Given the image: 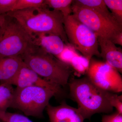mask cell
<instances>
[{"label": "cell", "instance_id": "6da1fadb", "mask_svg": "<svg viewBox=\"0 0 122 122\" xmlns=\"http://www.w3.org/2000/svg\"><path fill=\"white\" fill-rule=\"evenodd\" d=\"M68 84L70 95L77 103L85 119H89L95 114L113 111L111 102L115 93L98 87L87 76L71 79Z\"/></svg>", "mask_w": 122, "mask_h": 122}, {"label": "cell", "instance_id": "7a4b0ae2", "mask_svg": "<svg viewBox=\"0 0 122 122\" xmlns=\"http://www.w3.org/2000/svg\"><path fill=\"white\" fill-rule=\"evenodd\" d=\"M14 18L30 35L46 33L58 35L70 45L64 29V17L59 11L49 7L11 11L6 14Z\"/></svg>", "mask_w": 122, "mask_h": 122}, {"label": "cell", "instance_id": "3957f363", "mask_svg": "<svg viewBox=\"0 0 122 122\" xmlns=\"http://www.w3.org/2000/svg\"><path fill=\"white\" fill-rule=\"evenodd\" d=\"M38 49L32 36L16 20L6 14L0 26V58L22 57Z\"/></svg>", "mask_w": 122, "mask_h": 122}, {"label": "cell", "instance_id": "277c9868", "mask_svg": "<svg viewBox=\"0 0 122 122\" xmlns=\"http://www.w3.org/2000/svg\"><path fill=\"white\" fill-rule=\"evenodd\" d=\"M27 66L42 78L60 87L69 83L71 74L70 66L41 49L22 57Z\"/></svg>", "mask_w": 122, "mask_h": 122}, {"label": "cell", "instance_id": "5b68a950", "mask_svg": "<svg viewBox=\"0 0 122 122\" xmlns=\"http://www.w3.org/2000/svg\"><path fill=\"white\" fill-rule=\"evenodd\" d=\"M57 96L54 92L43 87H16L11 107L19 110L27 116L41 117L51 99Z\"/></svg>", "mask_w": 122, "mask_h": 122}, {"label": "cell", "instance_id": "8992f818", "mask_svg": "<svg viewBox=\"0 0 122 122\" xmlns=\"http://www.w3.org/2000/svg\"><path fill=\"white\" fill-rule=\"evenodd\" d=\"M64 29L68 42L76 50L90 61L94 56H100L98 37L73 15L64 18Z\"/></svg>", "mask_w": 122, "mask_h": 122}, {"label": "cell", "instance_id": "52a82bcc", "mask_svg": "<svg viewBox=\"0 0 122 122\" xmlns=\"http://www.w3.org/2000/svg\"><path fill=\"white\" fill-rule=\"evenodd\" d=\"M72 10L74 16L92 30L98 37L111 40L115 35L122 32V25L92 10L73 3Z\"/></svg>", "mask_w": 122, "mask_h": 122}, {"label": "cell", "instance_id": "ba28073f", "mask_svg": "<svg viewBox=\"0 0 122 122\" xmlns=\"http://www.w3.org/2000/svg\"><path fill=\"white\" fill-rule=\"evenodd\" d=\"M86 73L90 81L99 88L114 93L122 92L120 73L105 62L92 59Z\"/></svg>", "mask_w": 122, "mask_h": 122}, {"label": "cell", "instance_id": "9c48e42d", "mask_svg": "<svg viewBox=\"0 0 122 122\" xmlns=\"http://www.w3.org/2000/svg\"><path fill=\"white\" fill-rule=\"evenodd\" d=\"M9 84L19 88L33 86L43 87L54 92L57 96L63 94L61 87L42 78L25 63L15 78Z\"/></svg>", "mask_w": 122, "mask_h": 122}, {"label": "cell", "instance_id": "30bf717a", "mask_svg": "<svg viewBox=\"0 0 122 122\" xmlns=\"http://www.w3.org/2000/svg\"><path fill=\"white\" fill-rule=\"evenodd\" d=\"M46 109L50 122H84L85 120L78 108L65 102L57 106L49 104Z\"/></svg>", "mask_w": 122, "mask_h": 122}, {"label": "cell", "instance_id": "8fae6325", "mask_svg": "<svg viewBox=\"0 0 122 122\" xmlns=\"http://www.w3.org/2000/svg\"><path fill=\"white\" fill-rule=\"evenodd\" d=\"M101 49L100 56L119 73L122 72V51L110 39L98 37Z\"/></svg>", "mask_w": 122, "mask_h": 122}, {"label": "cell", "instance_id": "7c38bea8", "mask_svg": "<svg viewBox=\"0 0 122 122\" xmlns=\"http://www.w3.org/2000/svg\"><path fill=\"white\" fill-rule=\"evenodd\" d=\"M32 36L38 48L56 57L61 52L66 45L59 36L55 34L40 33Z\"/></svg>", "mask_w": 122, "mask_h": 122}, {"label": "cell", "instance_id": "4fadbf2b", "mask_svg": "<svg viewBox=\"0 0 122 122\" xmlns=\"http://www.w3.org/2000/svg\"><path fill=\"white\" fill-rule=\"evenodd\" d=\"M24 64L22 57H8L0 58V81L9 83Z\"/></svg>", "mask_w": 122, "mask_h": 122}, {"label": "cell", "instance_id": "5bb4252c", "mask_svg": "<svg viewBox=\"0 0 122 122\" xmlns=\"http://www.w3.org/2000/svg\"><path fill=\"white\" fill-rule=\"evenodd\" d=\"M73 3L92 10L109 20L117 22L108 10L104 0H74Z\"/></svg>", "mask_w": 122, "mask_h": 122}, {"label": "cell", "instance_id": "9a60e30c", "mask_svg": "<svg viewBox=\"0 0 122 122\" xmlns=\"http://www.w3.org/2000/svg\"><path fill=\"white\" fill-rule=\"evenodd\" d=\"M14 89L12 85L7 83L0 84V111H7L11 107Z\"/></svg>", "mask_w": 122, "mask_h": 122}, {"label": "cell", "instance_id": "2e32d148", "mask_svg": "<svg viewBox=\"0 0 122 122\" xmlns=\"http://www.w3.org/2000/svg\"><path fill=\"white\" fill-rule=\"evenodd\" d=\"M72 0H45V4L49 8L61 13L64 18L71 15Z\"/></svg>", "mask_w": 122, "mask_h": 122}, {"label": "cell", "instance_id": "e0dca14e", "mask_svg": "<svg viewBox=\"0 0 122 122\" xmlns=\"http://www.w3.org/2000/svg\"><path fill=\"white\" fill-rule=\"evenodd\" d=\"M90 61L78 54L73 57L69 64L78 73L84 74L87 72L90 65Z\"/></svg>", "mask_w": 122, "mask_h": 122}, {"label": "cell", "instance_id": "ac0fdd59", "mask_svg": "<svg viewBox=\"0 0 122 122\" xmlns=\"http://www.w3.org/2000/svg\"><path fill=\"white\" fill-rule=\"evenodd\" d=\"M106 5L111 11L113 17L122 25V0H104Z\"/></svg>", "mask_w": 122, "mask_h": 122}, {"label": "cell", "instance_id": "d6986e66", "mask_svg": "<svg viewBox=\"0 0 122 122\" xmlns=\"http://www.w3.org/2000/svg\"><path fill=\"white\" fill-rule=\"evenodd\" d=\"M47 7L45 4V0H17L12 11Z\"/></svg>", "mask_w": 122, "mask_h": 122}, {"label": "cell", "instance_id": "ffe728a7", "mask_svg": "<svg viewBox=\"0 0 122 122\" xmlns=\"http://www.w3.org/2000/svg\"><path fill=\"white\" fill-rule=\"evenodd\" d=\"M0 120L4 122H33L20 114L0 111Z\"/></svg>", "mask_w": 122, "mask_h": 122}, {"label": "cell", "instance_id": "44dd1931", "mask_svg": "<svg viewBox=\"0 0 122 122\" xmlns=\"http://www.w3.org/2000/svg\"><path fill=\"white\" fill-rule=\"evenodd\" d=\"M77 54L76 50L70 44L66 45L61 52L56 57L59 61L69 66L71 60Z\"/></svg>", "mask_w": 122, "mask_h": 122}, {"label": "cell", "instance_id": "7402d4cb", "mask_svg": "<svg viewBox=\"0 0 122 122\" xmlns=\"http://www.w3.org/2000/svg\"><path fill=\"white\" fill-rule=\"evenodd\" d=\"M17 0H0V15L12 11Z\"/></svg>", "mask_w": 122, "mask_h": 122}, {"label": "cell", "instance_id": "603a6c76", "mask_svg": "<svg viewBox=\"0 0 122 122\" xmlns=\"http://www.w3.org/2000/svg\"><path fill=\"white\" fill-rule=\"evenodd\" d=\"M111 104L113 108L115 107L117 112L122 114V96L115 94L112 99Z\"/></svg>", "mask_w": 122, "mask_h": 122}, {"label": "cell", "instance_id": "cb8c5ba5", "mask_svg": "<svg viewBox=\"0 0 122 122\" xmlns=\"http://www.w3.org/2000/svg\"><path fill=\"white\" fill-rule=\"evenodd\" d=\"M102 122H122V114L116 112L112 114L103 115Z\"/></svg>", "mask_w": 122, "mask_h": 122}, {"label": "cell", "instance_id": "d4e9b609", "mask_svg": "<svg viewBox=\"0 0 122 122\" xmlns=\"http://www.w3.org/2000/svg\"><path fill=\"white\" fill-rule=\"evenodd\" d=\"M115 45L122 46V32L118 33L111 40Z\"/></svg>", "mask_w": 122, "mask_h": 122}, {"label": "cell", "instance_id": "484cf974", "mask_svg": "<svg viewBox=\"0 0 122 122\" xmlns=\"http://www.w3.org/2000/svg\"><path fill=\"white\" fill-rule=\"evenodd\" d=\"M6 14L0 15V26L2 25L5 18Z\"/></svg>", "mask_w": 122, "mask_h": 122}, {"label": "cell", "instance_id": "4316f807", "mask_svg": "<svg viewBox=\"0 0 122 122\" xmlns=\"http://www.w3.org/2000/svg\"></svg>", "mask_w": 122, "mask_h": 122}]
</instances>
